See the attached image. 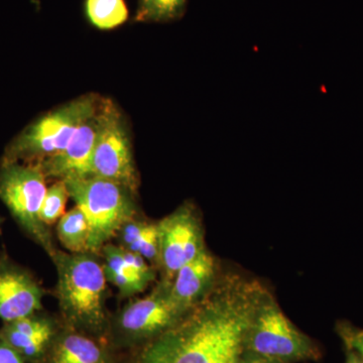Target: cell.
Segmentation results:
<instances>
[{
    "label": "cell",
    "mask_w": 363,
    "mask_h": 363,
    "mask_svg": "<svg viewBox=\"0 0 363 363\" xmlns=\"http://www.w3.org/2000/svg\"><path fill=\"white\" fill-rule=\"evenodd\" d=\"M266 289L233 277L190 314L150 344L138 363H213L229 341L247 330Z\"/></svg>",
    "instance_id": "1"
},
{
    "label": "cell",
    "mask_w": 363,
    "mask_h": 363,
    "mask_svg": "<svg viewBox=\"0 0 363 363\" xmlns=\"http://www.w3.org/2000/svg\"><path fill=\"white\" fill-rule=\"evenodd\" d=\"M243 351L286 363L318 360L321 350L292 323L264 291L243 338Z\"/></svg>",
    "instance_id": "2"
},
{
    "label": "cell",
    "mask_w": 363,
    "mask_h": 363,
    "mask_svg": "<svg viewBox=\"0 0 363 363\" xmlns=\"http://www.w3.org/2000/svg\"><path fill=\"white\" fill-rule=\"evenodd\" d=\"M58 297L62 310L73 323L99 329L105 322L104 267L86 253L57 252Z\"/></svg>",
    "instance_id": "3"
},
{
    "label": "cell",
    "mask_w": 363,
    "mask_h": 363,
    "mask_svg": "<svg viewBox=\"0 0 363 363\" xmlns=\"http://www.w3.org/2000/svg\"><path fill=\"white\" fill-rule=\"evenodd\" d=\"M69 195L85 215L91 229L90 252H97L128 222L135 208L128 189L90 176L65 181Z\"/></svg>",
    "instance_id": "4"
},
{
    "label": "cell",
    "mask_w": 363,
    "mask_h": 363,
    "mask_svg": "<svg viewBox=\"0 0 363 363\" xmlns=\"http://www.w3.org/2000/svg\"><path fill=\"white\" fill-rule=\"evenodd\" d=\"M44 172L38 164L6 161L0 167V199L21 228L54 259L56 250L51 235L40 218L45 191Z\"/></svg>",
    "instance_id": "5"
},
{
    "label": "cell",
    "mask_w": 363,
    "mask_h": 363,
    "mask_svg": "<svg viewBox=\"0 0 363 363\" xmlns=\"http://www.w3.org/2000/svg\"><path fill=\"white\" fill-rule=\"evenodd\" d=\"M95 96H84L50 112L33 123L13 143L7 161L37 160L38 162L58 154L85 121L96 112Z\"/></svg>",
    "instance_id": "6"
},
{
    "label": "cell",
    "mask_w": 363,
    "mask_h": 363,
    "mask_svg": "<svg viewBox=\"0 0 363 363\" xmlns=\"http://www.w3.org/2000/svg\"><path fill=\"white\" fill-rule=\"evenodd\" d=\"M98 118L99 128L93 150L91 176L114 182L135 193L138 174L123 116L113 102L102 100L98 106Z\"/></svg>",
    "instance_id": "7"
},
{
    "label": "cell",
    "mask_w": 363,
    "mask_h": 363,
    "mask_svg": "<svg viewBox=\"0 0 363 363\" xmlns=\"http://www.w3.org/2000/svg\"><path fill=\"white\" fill-rule=\"evenodd\" d=\"M159 259L169 279L203 248L201 228L192 208H179L157 224Z\"/></svg>",
    "instance_id": "8"
},
{
    "label": "cell",
    "mask_w": 363,
    "mask_h": 363,
    "mask_svg": "<svg viewBox=\"0 0 363 363\" xmlns=\"http://www.w3.org/2000/svg\"><path fill=\"white\" fill-rule=\"evenodd\" d=\"M169 286H161L150 296L128 306L121 317L126 333L138 337L156 335L166 331L183 317L184 310L174 302Z\"/></svg>",
    "instance_id": "9"
},
{
    "label": "cell",
    "mask_w": 363,
    "mask_h": 363,
    "mask_svg": "<svg viewBox=\"0 0 363 363\" xmlns=\"http://www.w3.org/2000/svg\"><path fill=\"white\" fill-rule=\"evenodd\" d=\"M98 128L99 118L97 108L92 116L79 126L65 149L38 162V166L44 172L45 177L62 181L90 177Z\"/></svg>",
    "instance_id": "10"
},
{
    "label": "cell",
    "mask_w": 363,
    "mask_h": 363,
    "mask_svg": "<svg viewBox=\"0 0 363 363\" xmlns=\"http://www.w3.org/2000/svg\"><path fill=\"white\" fill-rule=\"evenodd\" d=\"M42 289L20 267L0 264V319L6 323L42 309Z\"/></svg>",
    "instance_id": "11"
},
{
    "label": "cell",
    "mask_w": 363,
    "mask_h": 363,
    "mask_svg": "<svg viewBox=\"0 0 363 363\" xmlns=\"http://www.w3.org/2000/svg\"><path fill=\"white\" fill-rule=\"evenodd\" d=\"M215 272L216 264L213 257L203 250L176 272L175 281L169 288L174 302L182 310L187 311L213 283Z\"/></svg>",
    "instance_id": "12"
},
{
    "label": "cell",
    "mask_w": 363,
    "mask_h": 363,
    "mask_svg": "<svg viewBox=\"0 0 363 363\" xmlns=\"http://www.w3.org/2000/svg\"><path fill=\"white\" fill-rule=\"evenodd\" d=\"M57 231L60 241L69 252L76 255L90 252L89 223L78 207L67 212L60 218Z\"/></svg>",
    "instance_id": "13"
},
{
    "label": "cell",
    "mask_w": 363,
    "mask_h": 363,
    "mask_svg": "<svg viewBox=\"0 0 363 363\" xmlns=\"http://www.w3.org/2000/svg\"><path fill=\"white\" fill-rule=\"evenodd\" d=\"M52 363H104V353L94 341L71 334L60 341Z\"/></svg>",
    "instance_id": "14"
},
{
    "label": "cell",
    "mask_w": 363,
    "mask_h": 363,
    "mask_svg": "<svg viewBox=\"0 0 363 363\" xmlns=\"http://www.w3.org/2000/svg\"><path fill=\"white\" fill-rule=\"evenodd\" d=\"M85 13L90 23L101 30L123 26L130 16L124 0H85Z\"/></svg>",
    "instance_id": "15"
},
{
    "label": "cell",
    "mask_w": 363,
    "mask_h": 363,
    "mask_svg": "<svg viewBox=\"0 0 363 363\" xmlns=\"http://www.w3.org/2000/svg\"><path fill=\"white\" fill-rule=\"evenodd\" d=\"M187 0H138L135 21L138 23H167L183 16Z\"/></svg>",
    "instance_id": "16"
},
{
    "label": "cell",
    "mask_w": 363,
    "mask_h": 363,
    "mask_svg": "<svg viewBox=\"0 0 363 363\" xmlns=\"http://www.w3.org/2000/svg\"><path fill=\"white\" fill-rule=\"evenodd\" d=\"M52 333L40 334V335L28 336L18 333L4 326L0 331V338L6 341L14 350L20 353L23 359L32 360L43 354L48 343L50 342Z\"/></svg>",
    "instance_id": "17"
},
{
    "label": "cell",
    "mask_w": 363,
    "mask_h": 363,
    "mask_svg": "<svg viewBox=\"0 0 363 363\" xmlns=\"http://www.w3.org/2000/svg\"><path fill=\"white\" fill-rule=\"evenodd\" d=\"M69 197L70 195L65 181L58 180L51 187L47 188L40 210V220L45 226L56 223L65 214Z\"/></svg>",
    "instance_id": "18"
},
{
    "label": "cell",
    "mask_w": 363,
    "mask_h": 363,
    "mask_svg": "<svg viewBox=\"0 0 363 363\" xmlns=\"http://www.w3.org/2000/svg\"><path fill=\"white\" fill-rule=\"evenodd\" d=\"M130 252L138 253L143 259L156 260L159 259V233L157 225L152 224V227L140 240L133 243L128 248Z\"/></svg>",
    "instance_id": "19"
},
{
    "label": "cell",
    "mask_w": 363,
    "mask_h": 363,
    "mask_svg": "<svg viewBox=\"0 0 363 363\" xmlns=\"http://www.w3.org/2000/svg\"><path fill=\"white\" fill-rule=\"evenodd\" d=\"M337 332L345 348L357 351L363 357V329L357 328L350 323H340Z\"/></svg>",
    "instance_id": "20"
},
{
    "label": "cell",
    "mask_w": 363,
    "mask_h": 363,
    "mask_svg": "<svg viewBox=\"0 0 363 363\" xmlns=\"http://www.w3.org/2000/svg\"><path fill=\"white\" fill-rule=\"evenodd\" d=\"M123 255L124 262L128 264V266L149 285L150 281L154 279L155 274L142 255L128 250H123Z\"/></svg>",
    "instance_id": "21"
},
{
    "label": "cell",
    "mask_w": 363,
    "mask_h": 363,
    "mask_svg": "<svg viewBox=\"0 0 363 363\" xmlns=\"http://www.w3.org/2000/svg\"><path fill=\"white\" fill-rule=\"evenodd\" d=\"M245 331L241 332L234 336L228 343L224 346L220 354L215 359L213 363H238L241 353L243 351V338Z\"/></svg>",
    "instance_id": "22"
},
{
    "label": "cell",
    "mask_w": 363,
    "mask_h": 363,
    "mask_svg": "<svg viewBox=\"0 0 363 363\" xmlns=\"http://www.w3.org/2000/svg\"><path fill=\"white\" fill-rule=\"evenodd\" d=\"M152 224L145 223V222H138L131 220L128 222L123 227V241L126 247H130L136 241L145 235L150 230Z\"/></svg>",
    "instance_id": "23"
},
{
    "label": "cell",
    "mask_w": 363,
    "mask_h": 363,
    "mask_svg": "<svg viewBox=\"0 0 363 363\" xmlns=\"http://www.w3.org/2000/svg\"><path fill=\"white\" fill-rule=\"evenodd\" d=\"M0 363H25L18 351L0 338Z\"/></svg>",
    "instance_id": "24"
},
{
    "label": "cell",
    "mask_w": 363,
    "mask_h": 363,
    "mask_svg": "<svg viewBox=\"0 0 363 363\" xmlns=\"http://www.w3.org/2000/svg\"><path fill=\"white\" fill-rule=\"evenodd\" d=\"M238 363H286L278 362V360L269 359V358L259 357V355L252 354V353L242 351Z\"/></svg>",
    "instance_id": "25"
},
{
    "label": "cell",
    "mask_w": 363,
    "mask_h": 363,
    "mask_svg": "<svg viewBox=\"0 0 363 363\" xmlns=\"http://www.w3.org/2000/svg\"><path fill=\"white\" fill-rule=\"evenodd\" d=\"M346 350L345 363H363V357L357 351L352 350Z\"/></svg>",
    "instance_id": "26"
}]
</instances>
